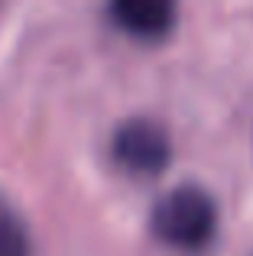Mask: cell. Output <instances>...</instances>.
I'll use <instances>...</instances> for the list:
<instances>
[{
	"instance_id": "cell-1",
	"label": "cell",
	"mask_w": 253,
	"mask_h": 256,
	"mask_svg": "<svg viewBox=\"0 0 253 256\" xmlns=\"http://www.w3.org/2000/svg\"><path fill=\"white\" fill-rule=\"evenodd\" d=\"M218 198L198 182H182L159 194L150 211V227L162 244L178 250H198L218 230Z\"/></svg>"
},
{
	"instance_id": "cell-2",
	"label": "cell",
	"mask_w": 253,
	"mask_h": 256,
	"mask_svg": "<svg viewBox=\"0 0 253 256\" xmlns=\"http://www.w3.org/2000/svg\"><path fill=\"white\" fill-rule=\"evenodd\" d=\"M110 156L130 172H159L172 159V136L169 126L156 117H126L110 133Z\"/></svg>"
},
{
	"instance_id": "cell-3",
	"label": "cell",
	"mask_w": 253,
	"mask_h": 256,
	"mask_svg": "<svg viewBox=\"0 0 253 256\" xmlns=\"http://www.w3.org/2000/svg\"><path fill=\"white\" fill-rule=\"evenodd\" d=\"M110 20L120 26L124 32L140 39H156L166 36L176 23V4L169 0H114L108 6Z\"/></svg>"
},
{
	"instance_id": "cell-4",
	"label": "cell",
	"mask_w": 253,
	"mask_h": 256,
	"mask_svg": "<svg viewBox=\"0 0 253 256\" xmlns=\"http://www.w3.org/2000/svg\"><path fill=\"white\" fill-rule=\"evenodd\" d=\"M0 256H30V230L10 204H0Z\"/></svg>"
}]
</instances>
